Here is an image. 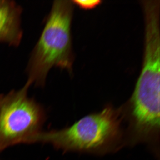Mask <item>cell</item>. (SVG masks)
Instances as JSON below:
<instances>
[{
  "mask_svg": "<svg viewBox=\"0 0 160 160\" xmlns=\"http://www.w3.org/2000/svg\"><path fill=\"white\" fill-rule=\"evenodd\" d=\"M121 108L107 106L99 112L84 117L69 127L41 131L29 143L49 144L64 152L103 155L126 146V129Z\"/></svg>",
  "mask_w": 160,
  "mask_h": 160,
  "instance_id": "obj_1",
  "label": "cell"
},
{
  "mask_svg": "<svg viewBox=\"0 0 160 160\" xmlns=\"http://www.w3.org/2000/svg\"><path fill=\"white\" fill-rule=\"evenodd\" d=\"M72 5L71 1L53 2L27 66L26 82L30 85L45 86L47 74L52 67L71 70Z\"/></svg>",
  "mask_w": 160,
  "mask_h": 160,
  "instance_id": "obj_2",
  "label": "cell"
},
{
  "mask_svg": "<svg viewBox=\"0 0 160 160\" xmlns=\"http://www.w3.org/2000/svg\"><path fill=\"white\" fill-rule=\"evenodd\" d=\"M31 85L0 95V152L9 146L28 143L42 131L46 120L45 110L29 98Z\"/></svg>",
  "mask_w": 160,
  "mask_h": 160,
  "instance_id": "obj_3",
  "label": "cell"
},
{
  "mask_svg": "<svg viewBox=\"0 0 160 160\" xmlns=\"http://www.w3.org/2000/svg\"><path fill=\"white\" fill-rule=\"evenodd\" d=\"M22 7L12 1L0 0V43L19 46L23 36Z\"/></svg>",
  "mask_w": 160,
  "mask_h": 160,
  "instance_id": "obj_4",
  "label": "cell"
},
{
  "mask_svg": "<svg viewBox=\"0 0 160 160\" xmlns=\"http://www.w3.org/2000/svg\"><path fill=\"white\" fill-rule=\"evenodd\" d=\"M73 4H76L84 9H90L99 5L101 1H73Z\"/></svg>",
  "mask_w": 160,
  "mask_h": 160,
  "instance_id": "obj_5",
  "label": "cell"
}]
</instances>
